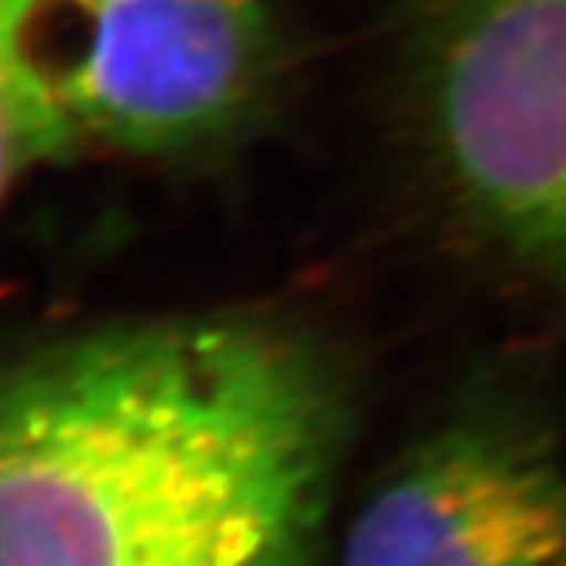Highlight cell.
<instances>
[{
	"instance_id": "obj_1",
	"label": "cell",
	"mask_w": 566,
	"mask_h": 566,
	"mask_svg": "<svg viewBox=\"0 0 566 566\" xmlns=\"http://www.w3.org/2000/svg\"><path fill=\"white\" fill-rule=\"evenodd\" d=\"M340 378L233 315L98 327L0 394V566H312Z\"/></svg>"
},
{
	"instance_id": "obj_3",
	"label": "cell",
	"mask_w": 566,
	"mask_h": 566,
	"mask_svg": "<svg viewBox=\"0 0 566 566\" xmlns=\"http://www.w3.org/2000/svg\"><path fill=\"white\" fill-rule=\"evenodd\" d=\"M41 25L54 48L41 76L80 136L139 155L189 151L243 123L277 51L264 0H44Z\"/></svg>"
},
{
	"instance_id": "obj_2",
	"label": "cell",
	"mask_w": 566,
	"mask_h": 566,
	"mask_svg": "<svg viewBox=\"0 0 566 566\" xmlns=\"http://www.w3.org/2000/svg\"><path fill=\"white\" fill-rule=\"evenodd\" d=\"M419 85L465 221L566 293V0H444Z\"/></svg>"
},
{
	"instance_id": "obj_4",
	"label": "cell",
	"mask_w": 566,
	"mask_h": 566,
	"mask_svg": "<svg viewBox=\"0 0 566 566\" xmlns=\"http://www.w3.org/2000/svg\"><path fill=\"white\" fill-rule=\"evenodd\" d=\"M340 566H566V469L523 428H444L365 501Z\"/></svg>"
}]
</instances>
